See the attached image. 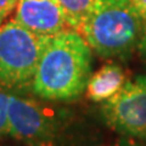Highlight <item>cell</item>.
<instances>
[{
  "instance_id": "cell-1",
  "label": "cell",
  "mask_w": 146,
  "mask_h": 146,
  "mask_svg": "<svg viewBox=\"0 0 146 146\" xmlns=\"http://www.w3.org/2000/svg\"><path fill=\"white\" fill-rule=\"evenodd\" d=\"M93 50L78 32L48 36L34 74L32 93L46 101H72L86 90Z\"/></svg>"
},
{
  "instance_id": "cell-13",
  "label": "cell",
  "mask_w": 146,
  "mask_h": 146,
  "mask_svg": "<svg viewBox=\"0 0 146 146\" xmlns=\"http://www.w3.org/2000/svg\"><path fill=\"white\" fill-rule=\"evenodd\" d=\"M138 50H139V54L141 58L146 62V23L144 27V32H143V35H141V39H140V43L138 45Z\"/></svg>"
},
{
  "instance_id": "cell-14",
  "label": "cell",
  "mask_w": 146,
  "mask_h": 146,
  "mask_svg": "<svg viewBox=\"0 0 146 146\" xmlns=\"http://www.w3.org/2000/svg\"><path fill=\"white\" fill-rule=\"evenodd\" d=\"M1 21H3V18H1V17H0V23H1Z\"/></svg>"
},
{
  "instance_id": "cell-3",
  "label": "cell",
  "mask_w": 146,
  "mask_h": 146,
  "mask_svg": "<svg viewBox=\"0 0 146 146\" xmlns=\"http://www.w3.org/2000/svg\"><path fill=\"white\" fill-rule=\"evenodd\" d=\"M48 36L27 29L16 21L0 26V89L32 93L34 74Z\"/></svg>"
},
{
  "instance_id": "cell-10",
  "label": "cell",
  "mask_w": 146,
  "mask_h": 146,
  "mask_svg": "<svg viewBox=\"0 0 146 146\" xmlns=\"http://www.w3.org/2000/svg\"><path fill=\"white\" fill-rule=\"evenodd\" d=\"M100 146H144V145L138 139L122 135V138L119 139H116L115 141H111V143H107V144H104Z\"/></svg>"
},
{
  "instance_id": "cell-11",
  "label": "cell",
  "mask_w": 146,
  "mask_h": 146,
  "mask_svg": "<svg viewBox=\"0 0 146 146\" xmlns=\"http://www.w3.org/2000/svg\"><path fill=\"white\" fill-rule=\"evenodd\" d=\"M18 0H0V17L4 18L16 7Z\"/></svg>"
},
{
  "instance_id": "cell-15",
  "label": "cell",
  "mask_w": 146,
  "mask_h": 146,
  "mask_svg": "<svg viewBox=\"0 0 146 146\" xmlns=\"http://www.w3.org/2000/svg\"><path fill=\"white\" fill-rule=\"evenodd\" d=\"M144 146H145V145H144Z\"/></svg>"
},
{
  "instance_id": "cell-7",
  "label": "cell",
  "mask_w": 146,
  "mask_h": 146,
  "mask_svg": "<svg viewBox=\"0 0 146 146\" xmlns=\"http://www.w3.org/2000/svg\"><path fill=\"white\" fill-rule=\"evenodd\" d=\"M125 82L122 67L116 63H107L91 74L86 85V96L91 101L104 102L119 91Z\"/></svg>"
},
{
  "instance_id": "cell-6",
  "label": "cell",
  "mask_w": 146,
  "mask_h": 146,
  "mask_svg": "<svg viewBox=\"0 0 146 146\" xmlns=\"http://www.w3.org/2000/svg\"><path fill=\"white\" fill-rule=\"evenodd\" d=\"M15 21L44 36L70 29L57 0H18Z\"/></svg>"
},
{
  "instance_id": "cell-9",
  "label": "cell",
  "mask_w": 146,
  "mask_h": 146,
  "mask_svg": "<svg viewBox=\"0 0 146 146\" xmlns=\"http://www.w3.org/2000/svg\"><path fill=\"white\" fill-rule=\"evenodd\" d=\"M11 94L0 91V138L10 133L9 124V104Z\"/></svg>"
},
{
  "instance_id": "cell-12",
  "label": "cell",
  "mask_w": 146,
  "mask_h": 146,
  "mask_svg": "<svg viewBox=\"0 0 146 146\" xmlns=\"http://www.w3.org/2000/svg\"><path fill=\"white\" fill-rule=\"evenodd\" d=\"M130 3L139 16L146 22V0H130Z\"/></svg>"
},
{
  "instance_id": "cell-5",
  "label": "cell",
  "mask_w": 146,
  "mask_h": 146,
  "mask_svg": "<svg viewBox=\"0 0 146 146\" xmlns=\"http://www.w3.org/2000/svg\"><path fill=\"white\" fill-rule=\"evenodd\" d=\"M106 124L123 136L146 139V76L127 80L101 105Z\"/></svg>"
},
{
  "instance_id": "cell-2",
  "label": "cell",
  "mask_w": 146,
  "mask_h": 146,
  "mask_svg": "<svg viewBox=\"0 0 146 146\" xmlns=\"http://www.w3.org/2000/svg\"><path fill=\"white\" fill-rule=\"evenodd\" d=\"M146 22L130 0H95L80 35L102 58H127L138 49Z\"/></svg>"
},
{
  "instance_id": "cell-4",
  "label": "cell",
  "mask_w": 146,
  "mask_h": 146,
  "mask_svg": "<svg viewBox=\"0 0 146 146\" xmlns=\"http://www.w3.org/2000/svg\"><path fill=\"white\" fill-rule=\"evenodd\" d=\"M70 119L66 108L21 95L10 96L9 134L27 146H60Z\"/></svg>"
},
{
  "instance_id": "cell-8",
  "label": "cell",
  "mask_w": 146,
  "mask_h": 146,
  "mask_svg": "<svg viewBox=\"0 0 146 146\" xmlns=\"http://www.w3.org/2000/svg\"><path fill=\"white\" fill-rule=\"evenodd\" d=\"M70 29L80 33L95 6V0H57Z\"/></svg>"
}]
</instances>
